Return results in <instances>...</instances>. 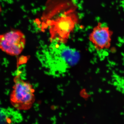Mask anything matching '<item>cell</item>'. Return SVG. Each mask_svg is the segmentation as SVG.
<instances>
[{"instance_id": "cell-3", "label": "cell", "mask_w": 124, "mask_h": 124, "mask_svg": "<svg viewBox=\"0 0 124 124\" xmlns=\"http://www.w3.org/2000/svg\"><path fill=\"white\" fill-rule=\"evenodd\" d=\"M77 21L75 16L69 14H65L51 21L50 31L52 41L65 43Z\"/></svg>"}, {"instance_id": "cell-4", "label": "cell", "mask_w": 124, "mask_h": 124, "mask_svg": "<svg viewBox=\"0 0 124 124\" xmlns=\"http://www.w3.org/2000/svg\"><path fill=\"white\" fill-rule=\"evenodd\" d=\"M25 36L19 30L10 31L0 35V49L8 55H19L26 44Z\"/></svg>"}, {"instance_id": "cell-2", "label": "cell", "mask_w": 124, "mask_h": 124, "mask_svg": "<svg viewBox=\"0 0 124 124\" xmlns=\"http://www.w3.org/2000/svg\"><path fill=\"white\" fill-rule=\"evenodd\" d=\"M14 83L10 100L14 108L20 110H27L32 108L35 101V90L29 82L21 78L20 72L14 78Z\"/></svg>"}, {"instance_id": "cell-1", "label": "cell", "mask_w": 124, "mask_h": 124, "mask_svg": "<svg viewBox=\"0 0 124 124\" xmlns=\"http://www.w3.org/2000/svg\"><path fill=\"white\" fill-rule=\"evenodd\" d=\"M80 58L79 53L75 49L65 43L53 41L46 57V72L56 78L64 77L77 64Z\"/></svg>"}, {"instance_id": "cell-6", "label": "cell", "mask_w": 124, "mask_h": 124, "mask_svg": "<svg viewBox=\"0 0 124 124\" xmlns=\"http://www.w3.org/2000/svg\"><path fill=\"white\" fill-rule=\"evenodd\" d=\"M1 7L0 5V13H1Z\"/></svg>"}, {"instance_id": "cell-5", "label": "cell", "mask_w": 124, "mask_h": 124, "mask_svg": "<svg viewBox=\"0 0 124 124\" xmlns=\"http://www.w3.org/2000/svg\"><path fill=\"white\" fill-rule=\"evenodd\" d=\"M113 34V31L109 27L99 23L90 34L89 40L96 50H104L110 47Z\"/></svg>"}]
</instances>
